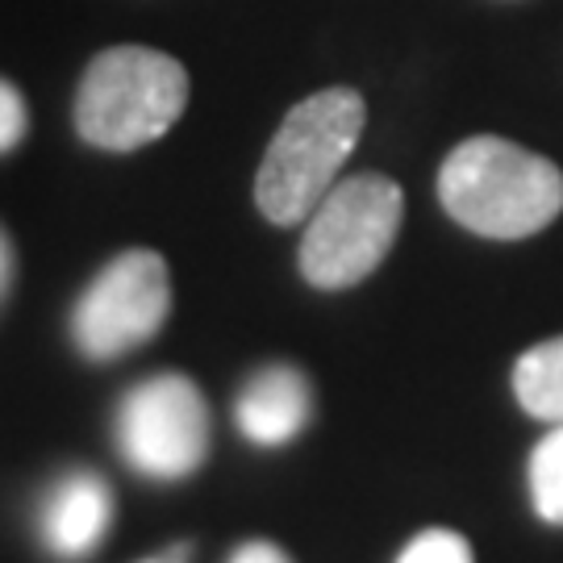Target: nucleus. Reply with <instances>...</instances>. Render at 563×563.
<instances>
[{"label":"nucleus","mask_w":563,"mask_h":563,"mask_svg":"<svg viewBox=\"0 0 563 563\" xmlns=\"http://www.w3.org/2000/svg\"><path fill=\"white\" fill-rule=\"evenodd\" d=\"M530 501L547 526H563V422L530 451Z\"/></svg>","instance_id":"9d476101"},{"label":"nucleus","mask_w":563,"mask_h":563,"mask_svg":"<svg viewBox=\"0 0 563 563\" xmlns=\"http://www.w3.org/2000/svg\"><path fill=\"white\" fill-rule=\"evenodd\" d=\"M367 121L355 88H322L288 109L255 176V205L272 225L305 222L325 192L339 184Z\"/></svg>","instance_id":"f03ea898"},{"label":"nucleus","mask_w":563,"mask_h":563,"mask_svg":"<svg viewBox=\"0 0 563 563\" xmlns=\"http://www.w3.org/2000/svg\"><path fill=\"white\" fill-rule=\"evenodd\" d=\"M230 563H288V555L272 543H246V547H239V555Z\"/></svg>","instance_id":"ddd939ff"},{"label":"nucleus","mask_w":563,"mask_h":563,"mask_svg":"<svg viewBox=\"0 0 563 563\" xmlns=\"http://www.w3.org/2000/svg\"><path fill=\"white\" fill-rule=\"evenodd\" d=\"M9 280H13V246H9L4 230H0V301H4V292H9Z\"/></svg>","instance_id":"4468645a"},{"label":"nucleus","mask_w":563,"mask_h":563,"mask_svg":"<svg viewBox=\"0 0 563 563\" xmlns=\"http://www.w3.org/2000/svg\"><path fill=\"white\" fill-rule=\"evenodd\" d=\"M405 192L380 172L346 176L305 218L301 276L313 288H351L367 280L401 234Z\"/></svg>","instance_id":"20e7f679"},{"label":"nucleus","mask_w":563,"mask_h":563,"mask_svg":"<svg viewBox=\"0 0 563 563\" xmlns=\"http://www.w3.org/2000/svg\"><path fill=\"white\" fill-rule=\"evenodd\" d=\"M514 397L530 418L563 422V339L539 342L514 363Z\"/></svg>","instance_id":"1a4fd4ad"},{"label":"nucleus","mask_w":563,"mask_h":563,"mask_svg":"<svg viewBox=\"0 0 563 563\" xmlns=\"http://www.w3.org/2000/svg\"><path fill=\"white\" fill-rule=\"evenodd\" d=\"M109 509V484L92 472H71L51 488L42 505V539L63 560H80L104 539Z\"/></svg>","instance_id":"6e6552de"},{"label":"nucleus","mask_w":563,"mask_h":563,"mask_svg":"<svg viewBox=\"0 0 563 563\" xmlns=\"http://www.w3.org/2000/svg\"><path fill=\"white\" fill-rule=\"evenodd\" d=\"M25 125H30V113L21 92L9 80H0V155H9L25 139Z\"/></svg>","instance_id":"f8f14e48"},{"label":"nucleus","mask_w":563,"mask_h":563,"mask_svg":"<svg viewBox=\"0 0 563 563\" xmlns=\"http://www.w3.org/2000/svg\"><path fill=\"white\" fill-rule=\"evenodd\" d=\"M397 563H476L472 560V547L463 534L446 530V526H434V530H422L413 543L405 547Z\"/></svg>","instance_id":"9b49d317"},{"label":"nucleus","mask_w":563,"mask_h":563,"mask_svg":"<svg viewBox=\"0 0 563 563\" xmlns=\"http://www.w3.org/2000/svg\"><path fill=\"white\" fill-rule=\"evenodd\" d=\"M239 430L260 446H280L297 439L309 422V384L297 367L276 363L255 372L234 405Z\"/></svg>","instance_id":"0eeeda50"},{"label":"nucleus","mask_w":563,"mask_h":563,"mask_svg":"<svg viewBox=\"0 0 563 563\" xmlns=\"http://www.w3.org/2000/svg\"><path fill=\"white\" fill-rule=\"evenodd\" d=\"M121 455L155 481L197 472L209 451V409L188 376H155L125 393L118 409Z\"/></svg>","instance_id":"423d86ee"},{"label":"nucleus","mask_w":563,"mask_h":563,"mask_svg":"<svg viewBox=\"0 0 563 563\" xmlns=\"http://www.w3.org/2000/svg\"><path fill=\"white\" fill-rule=\"evenodd\" d=\"M439 201L463 230L518 242L563 213V172L518 142L476 134L439 167Z\"/></svg>","instance_id":"f257e3e1"},{"label":"nucleus","mask_w":563,"mask_h":563,"mask_svg":"<svg viewBox=\"0 0 563 563\" xmlns=\"http://www.w3.org/2000/svg\"><path fill=\"white\" fill-rule=\"evenodd\" d=\"M188 104L180 59L151 46H113L88 63L76 92V130L101 151H139L163 139Z\"/></svg>","instance_id":"7ed1b4c3"},{"label":"nucleus","mask_w":563,"mask_h":563,"mask_svg":"<svg viewBox=\"0 0 563 563\" xmlns=\"http://www.w3.org/2000/svg\"><path fill=\"white\" fill-rule=\"evenodd\" d=\"M172 313L167 263L155 251H125L84 288L71 313V339L88 360H118L151 339Z\"/></svg>","instance_id":"39448f33"}]
</instances>
